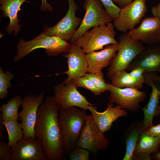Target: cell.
Masks as SVG:
<instances>
[{
  "mask_svg": "<svg viewBox=\"0 0 160 160\" xmlns=\"http://www.w3.org/2000/svg\"><path fill=\"white\" fill-rule=\"evenodd\" d=\"M117 53L111 60L106 75L110 79L117 72L126 70L134 58L145 49L141 41L133 39L128 32L118 37Z\"/></svg>",
  "mask_w": 160,
  "mask_h": 160,
  "instance_id": "4",
  "label": "cell"
},
{
  "mask_svg": "<svg viewBox=\"0 0 160 160\" xmlns=\"http://www.w3.org/2000/svg\"><path fill=\"white\" fill-rule=\"evenodd\" d=\"M134 39L146 45L160 43V20L153 17H145L137 28L128 32Z\"/></svg>",
  "mask_w": 160,
  "mask_h": 160,
  "instance_id": "14",
  "label": "cell"
},
{
  "mask_svg": "<svg viewBox=\"0 0 160 160\" xmlns=\"http://www.w3.org/2000/svg\"><path fill=\"white\" fill-rule=\"evenodd\" d=\"M151 12L153 17L158 18L160 20V2L157 5L152 7Z\"/></svg>",
  "mask_w": 160,
  "mask_h": 160,
  "instance_id": "36",
  "label": "cell"
},
{
  "mask_svg": "<svg viewBox=\"0 0 160 160\" xmlns=\"http://www.w3.org/2000/svg\"><path fill=\"white\" fill-rule=\"evenodd\" d=\"M118 48V44H111L105 46L100 51L86 54L88 63L87 72L103 73V68L110 65L111 60L116 56Z\"/></svg>",
  "mask_w": 160,
  "mask_h": 160,
  "instance_id": "19",
  "label": "cell"
},
{
  "mask_svg": "<svg viewBox=\"0 0 160 160\" xmlns=\"http://www.w3.org/2000/svg\"><path fill=\"white\" fill-rule=\"evenodd\" d=\"M143 131L142 123L140 126L134 129L130 132L126 140V152L122 160H132L135 148L139 137Z\"/></svg>",
  "mask_w": 160,
  "mask_h": 160,
  "instance_id": "25",
  "label": "cell"
},
{
  "mask_svg": "<svg viewBox=\"0 0 160 160\" xmlns=\"http://www.w3.org/2000/svg\"><path fill=\"white\" fill-rule=\"evenodd\" d=\"M84 76L91 80L102 93L109 90L110 87L108 83H106L105 81L103 73L101 74L86 73Z\"/></svg>",
  "mask_w": 160,
  "mask_h": 160,
  "instance_id": "28",
  "label": "cell"
},
{
  "mask_svg": "<svg viewBox=\"0 0 160 160\" xmlns=\"http://www.w3.org/2000/svg\"><path fill=\"white\" fill-rule=\"evenodd\" d=\"M109 140L105 137L95 124L91 114L87 115L76 146L86 149L93 154L106 150Z\"/></svg>",
  "mask_w": 160,
  "mask_h": 160,
  "instance_id": "7",
  "label": "cell"
},
{
  "mask_svg": "<svg viewBox=\"0 0 160 160\" xmlns=\"http://www.w3.org/2000/svg\"><path fill=\"white\" fill-rule=\"evenodd\" d=\"M155 158L157 160H160V152L158 151L155 153Z\"/></svg>",
  "mask_w": 160,
  "mask_h": 160,
  "instance_id": "38",
  "label": "cell"
},
{
  "mask_svg": "<svg viewBox=\"0 0 160 160\" xmlns=\"http://www.w3.org/2000/svg\"><path fill=\"white\" fill-rule=\"evenodd\" d=\"M85 111L75 106L59 111L58 120L62 130L65 152L70 153L76 147L87 120Z\"/></svg>",
  "mask_w": 160,
  "mask_h": 160,
  "instance_id": "2",
  "label": "cell"
},
{
  "mask_svg": "<svg viewBox=\"0 0 160 160\" xmlns=\"http://www.w3.org/2000/svg\"><path fill=\"white\" fill-rule=\"evenodd\" d=\"M69 8L65 16L55 25L44 28V32L47 35L56 36L65 40H70L80 25L82 20L76 15L78 6L74 0H68Z\"/></svg>",
  "mask_w": 160,
  "mask_h": 160,
  "instance_id": "12",
  "label": "cell"
},
{
  "mask_svg": "<svg viewBox=\"0 0 160 160\" xmlns=\"http://www.w3.org/2000/svg\"><path fill=\"white\" fill-rule=\"evenodd\" d=\"M137 67L148 72L160 73V43L145 46L144 50L134 58L127 70L130 71Z\"/></svg>",
  "mask_w": 160,
  "mask_h": 160,
  "instance_id": "15",
  "label": "cell"
},
{
  "mask_svg": "<svg viewBox=\"0 0 160 160\" xmlns=\"http://www.w3.org/2000/svg\"><path fill=\"white\" fill-rule=\"evenodd\" d=\"M110 89L109 90L108 99L110 102L116 103L124 109L133 113L140 110V103L147 97L145 92L132 88H118L108 83Z\"/></svg>",
  "mask_w": 160,
  "mask_h": 160,
  "instance_id": "11",
  "label": "cell"
},
{
  "mask_svg": "<svg viewBox=\"0 0 160 160\" xmlns=\"http://www.w3.org/2000/svg\"><path fill=\"white\" fill-rule=\"evenodd\" d=\"M27 0H0V9L2 11V17L9 18V23L5 28L9 34L14 32V35L16 37L18 32L21 30L23 24H19L20 19L18 18V13L20 10L22 4Z\"/></svg>",
  "mask_w": 160,
  "mask_h": 160,
  "instance_id": "20",
  "label": "cell"
},
{
  "mask_svg": "<svg viewBox=\"0 0 160 160\" xmlns=\"http://www.w3.org/2000/svg\"><path fill=\"white\" fill-rule=\"evenodd\" d=\"M113 103H108L105 110L99 112L95 105H90L89 110L91 113L95 124L100 131L103 133L109 130L113 122L116 121L119 117L127 116V113L119 105L114 107Z\"/></svg>",
  "mask_w": 160,
  "mask_h": 160,
  "instance_id": "17",
  "label": "cell"
},
{
  "mask_svg": "<svg viewBox=\"0 0 160 160\" xmlns=\"http://www.w3.org/2000/svg\"><path fill=\"white\" fill-rule=\"evenodd\" d=\"M86 55L80 47L70 42L68 52L62 55L67 58L68 66V70L64 73L68 76L63 83H68L72 79L84 76L87 73L88 63Z\"/></svg>",
  "mask_w": 160,
  "mask_h": 160,
  "instance_id": "13",
  "label": "cell"
},
{
  "mask_svg": "<svg viewBox=\"0 0 160 160\" xmlns=\"http://www.w3.org/2000/svg\"><path fill=\"white\" fill-rule=\"evenodd\" d=\"M44 92L38 95L29 94L22 99V109L19 113L23 131V138L32 137L35 138L34 127L36 120L37 111L43 102Z\"/></svg>",
  "mask_w": 160,
  "mask_h": 160,
  "instance_id": "10",
  "label": "cell"
},
{
  "mask_svg": "<svg viewBox=\"0 0 160 160\" xmlns=\"http://www.w3.org/2000/svg\"><path fill=\"white\" fill-rule=\"evenodd\" d=\"M143 132L148 135L160 137V122L158 124L153 125Z\"/></svg>",
  "mask_w": 160,
  "mask_h": 160,
  "instance_id": "32",
  "label": "cell"
},
{
  "mask_svg": "<svg viewBox=\"0 0 160 160\" xmlns=\"http://www.w3.org/2000/svg\"><path fill=\"white\" fill-rule=\"evenodd\" d=\"M112 20L119 16L121 8L116 6L112 0H100Z\"/></svg>",
  "mask_w": 160,
  "mask_h": 160,
  "instance_id": "29",
  "label": "cell"
},
{
  "mask_svg": "<svg viewBox=\"0 0 160 160\" xmlns=\"http://www.w3.org/2000/svg\"><path fill=\"white\" fill-rule=\"evenodd\" d=\"M53 88V97L59 107V110L76 106L87 111L89 106L95 105L90 103L78 91L73 79L67 84L62 82L56 84Z\"/></svg>",
  "mask_w": 160,
  "mask_h": 160,
  "instance_id": "8",
  "label": "cell"
},
{
  "mask_svg": "<svg viewBox=\"0 0 160 160\" xmlns=\"http://www.w3.org/2000/svg\"><path fill=\"white\" fill-rule=\"evenodd\" d=\"M3 125L0 121V140L1 141L4 140L5 139V137L4 134V128Z\"/></svg>",
  "mask_w": 160,
  "mask_h": 160,
  "instance_id": "37",
  "label": "cell"
},
{
  "mask_svg": "<svg viewBox=\"0 0 160 160\" xmlns=\"http://www.w3.org/2000/svg\"><path fill=\"white\" fill-rule=\"evenodd\" d=\"M73 80L77 87H81L86 89L93 92L95 95H99L102 93L91 80L84 76Z\"/></svg>",
  "mask_w": 160,
  "mask_h": 160,
  "instance_id": "27",
  "label": "cell"
},
{
  "mask_svg": "<svg viewBox=\"0 0 160 160\" xmlns=\"http://www.w3.org/2000/svg\"><path fill=\"white\" fill-rule=\"evenodd\" d=\"M146 70L144 68L137 67L134 68L129 73L132 77L136 78H140L143 77V74Z\"/></svg>",
  "mask_w": 160,
  "mask_h": 160,
  "instance_id": "33",
  "label": "cell"
},
{
  "mask_svg": "<svg viewBox=\"0 0 160 160\" xmlns=\"http://www.w3.org/2000/svg\"><path fill=\"white\" fill-rule=\"evenodd\" d=\"M41 5L40 7L41 11H48L51 12L52 7L51 5L48 3L46 0H41Z\"/></svg>",
  "mask_w": 160,
  "mask_h": 160,
  "instance_id": "34",
  "label": "cell"
},
{
  "mask_svg": "<svg viewBox=\"0 0 160 160\" xmlns=\"http://www.w3.org/2000/svg\"><path fill=\"white\" fill-rule=\"evenodd\" d=\"M114 28L111 23L94 26L73 43L80 47L86 54L103 49L105 46L117 44Z\"/></svg>",
  "mask_w": 160,
  "mask_h": 160,
  "instance_id": "5",
  "label": "cell"
},
{
  "mask_svg": "<svg viewBox=\"0 0 160 160\" xmlns=\"http://www.w3.org/2000/svg\"><path fill=\"white\" fill-rule=\"evenodd\" d=\"M110 79V84L115 87L124 88L130 87L138 89H141L144 83L143 77L136 78L131 76L126 70L117 72Z\"/></svg>",
  "mask_w": 160,
  "mask_h": 160,
  "instance_id": "22",
  "label": "cell"
},
{
  "mask_svg": "<svg viewBox=\"0 0 160 160\" xmlns=\"http://www.w3.org/2000/svg\"><path fill=\"white\" fill-rule=\"evenodd\" d=\"M100 0H85L83 7L85 13L81 22L75 32L70 42L76 41L91 28L102 24H107L112 20Z\"/></svg>",
  "mask_w": 160,
  "mask_h": 160,
  "instance_id": "6",
  "label": "cell"
},
{
  "mask_svg": "<svg viewBox=\"0 0 160 160\" xmlns=\"http://www.w3.org/2000/svg\"><path fill=\"white\" fill-rule=\"evenodd\" d=\"M12 148L7 142L0 141V160H11Z\"/></svg>",
  "mask_w": 160,
  "mask_h": 160,
  "instance_id": "31",
  "label": "cell"
},
{
  "mask_svg": "<svg viewBox=\"0 0 160 160\" xmlns=\"http://www.w3.org/2000/svg\"><path fill=\"white\" fill-rule=\"evenodd\" d=\"M89 151L85 148L76 146L69 153L68 157L71 160H89Z\"/></svg>",
  "mask_w": 160,
  "mask_h": 160,
  "instance_id": "30",
  "label": "cell"
},
{
  "mask_svg": "<svg viewBox=\"0 0 160 160\" xmlns=\"http://www.w3.org/2000/svg\"><path fill=\"white\" fill-rule=\"evenodd\" d=\"M70 43L56 36H49L43 32L33 39L26 41L20 39L16 46L17 53L13 58L14 61L18 62L33 50L40 48L45 49L47 54L56 56L66 53Z\"/></svg>",
  "mask_w": 160,
  "mask_h": 160,
  "instance_id": "3",
  "label": "cell"
},
{
  "mask_svg": "<svg viewBox=\"0 0 160 160\" xmlns=\"http://www.w3.org/2000/svg\"><path fill=\"white\" fill-rule=\"evenodd\" d=\"M160 148V137L148 135L143 132L141 134L133 154H142L150 156Z\"/></svg>",
  "mask_w": 160,
  "mask_h": 160,
  "instance_id": "21",
  "label": "cell"
},
{
  "mask_svg": "<svg viewBox=\"0 0 160 160\" xmlns=\"http://www.w3.org/2000/svg\"><path fill=\"white\" fill-rule=\"evenodd\" d=\"M0 121L6 129L8 136V145L12 148H14L23 138V131L21 123L17 121L2 120L1 117Z\"/></svg>",
  "mask_w": 160,
  "mask_h": 160,
  "instance_id": "24",
  "label": "cell"
},
{
  "mask_svg": "<svg viewBox=\"0 0 160 160\" xmlns=\"http://www.w3.org/2000/svg\"><path fill=\"white\" fill-rule=\"evenodd\" d=\"M59 107L53 97L47 96L38 108L35 137L40 142L47 160H61L65 155L58 120Z\"/></svg>",
  "mask_w": 160,
  "mask_h": 160,
  "instance_id": "1",
  "label": "cell"
},
{
  "mask_svg": "<svg viewBox=\"0 0 160 160\" xmlns=\"http://www.w3.org/2000/svg\"><path fill=\"white\" fill-rule=\"evenodd\" d=\"M12 151L11 160H47L40 141L32 137L20 140Z\"/></svg>",
  "mask_w": 160,
  "mask_h": 160,
  "instance_id": "18",
  "label": "cell"
},
{
  "mask_svg": "<svg viewBox=\"0 0 160 160\" xmlns=\"http://www.w3.org/2000/svg\"><path fill=\"white\" fill-rule=\"evenodd\" d=\"M14 77L9 71L4 73L2 68L0 67V98L3 99L7 97L8 89L10 88L12 84L10 81Z\"/></svg>",
  "mask_w": 160,
  "mask_h": 160,
  "instance_id": "26",
  "label": "cell"
},
{
  "mask_svg": "<svg viewBox=\"0 0 160 160\" xmlns=\"http://www.w3.org/2000/svg\"><path fill=\"white\" fill-rule=\"evenodd\" d=\"M22 99L21 96L17 95L0 107L1 113L0 117L2 120L17 121L19 118L18 109L21 105Z\"/></svg>",
  "mask_w": 160,
  "mask_h": 160,
  "instance_id": "23",
  "label": "cell"
},
{
  "mask_svg": "<svg viewBox=\"0 0 160 160\" xmlns=\"http://www.w3.org/2000/svg\"><path fill=\"white\" fill-rule=\"evenodd\" d=\"M146 0H133L121 9L119 16L113 22L114 27L123 33L135 29L147 12Z\"/></svg>",
  "mask_w": 160,
  "mask_h": 160,
  "instance_id": "9",
  "label": "cell"
},
{
  "mask_svg": "<svg viewBox=\"0 0 160 160\" xmlns=\"http://www.w3.org/2000/svg\"><path fill=\"white\" fill-rule=\"evenodd\" d=\"M144 83L151 87L152 91L147 105L142 109L144 119L142 122L143 132L153 125V119L160 113V106L159 105L160 98V88L157 87L155 80L150 73L145 71L143 74Z\"/></svg>",
  "mask_w": 160,
  "mask_h": 160,
  "instance_id": "16",
  "label": "cell"
},
{
  "mask_svg": "<svg viewBox=\"0 0 160 160\" xmlns=\"http://www.w3.org/2000/svg\"><path fill=\"white\" fill-rule=\"evenodd\" d=\"M115 4L118 5L122 9L131 3L133 0H112Z\"/></svg>",
  "mask_w": 160,
  "mask_h": 160,
  "instance_id": "35",
  "label": "cell"
}]
</instances>
